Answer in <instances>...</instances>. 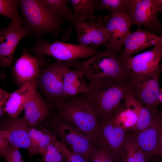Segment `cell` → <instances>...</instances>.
I'll return each instance as SVG.
<instances>
[{
    "label": "cell",
    "instance_id": "4fadbf2b",
    "mask_svg": "<svg viewBox=\"0 0 162 162\" xmlns=\"http://www.w3.org/2000/svg\"><path fill=\"white\" fill-rule=\"evenodd\" d=\"M28 32L23 25L10 24L0 30V64L3 68H11L14 55L20 41L28 35Z\"/></svg>",
    "mask_w": 162,
    "mask_h": 162
},
{
    "label": "cell",
    "instance_id": "cb8c5ba5",
    "mask_svg": "<svg viewBox=\"0 0 162 162\" xmlns=\"http://www.w3.org/2000/svg\"><path fill=\"white\" fill-rule=\"evenodd\" d=\"M111 118L126 132H130L136 125L138 119L137 113L128 107L124 102L120 103Z\"/></svg>",
    "mask_w": 162,
    "mask_h": 162
},
{
    "label": "cell",
    "instance_id": "f546056e",
    "mask_svg": "<svg viewBox=\"0 0 162 162\" xmlns=\"http://www.w3.org/2000/svg\"><path fill=\"white\" fill-rule=\"evenodd\" d=\"M88 161V162H120L105 150L95 146L93 148Z\"/></svg>",
    "mask_w": 162,
    "mask_h": 162
},
{
    "label": "cell",
    "instance_id": "4dcf8cb0",
    "mask_svg": "<svg viewBox=\"0 0 162 162\" xmlns=\"http://www.w3.org/2000/svg\"><path fill=\"white\" fill-rule=\"evenodd\" d=\"M57 144L67 162H88L81 155L70 150L60 142L58 141Z\"/></svg>",
    "mask_w": 162,
    "mask_h": 162
},
{
    "label": "cell",
    "instance_id": "83f0119b",
    "mask_svg": "<svg viewBox=\"0 0 162 162\" xmlns=\"http://www.w3.org/2000/svg\"><path fill=\"white\" fill-rule=\"evenodd\" d=\"M130 0H98V10H106L110 13L128 10Z\"/></svg>",
    "mask_w": 162,
    "mask_h": 162
},
{
    "label": "cell",
    "instance_id": "d590c367",
    "mask_svg": "<svg viewBox=\"0 0 162 162\" xmlns=\"http://www.w3.org/2000/svg\"><path fill=\"white\" fill-rule=\"evenodd\" d=\"M11 93L8 92L1 88L0 89V106H4L10 97Z\"/></svg>",
    "mask_w": 162,
    "mask_h": 162
},
{
    "label": "cell",
    "instance_id": "d6a6232c",
    "mask_svg": "<svg viewBox=\"0 0 162 162\" xmlns=\"http://www.w3.org/2000/svg\"><path fill=\"white\" fill-rule=\"evenodd\" d=\"M3 156L4 157L6 162H24L19 148L10 143Z\"/></svg>",
    "mask_w": 162,
    "mask_h": 162
},
{
    "label": "cell",
    "instance_id": "52a82bcc",
    "mask_svg": "<svg viewBox=\"0 0 162 162\" xmlns=\"http://www.w3.org/2000/svg\"><path fill=\"white\" fill-rule=\"evenodd\" d=\"M48 124L59 136L61 142L73 152L79 154L88 160L94 142L74 125L56 115Z\"/></svg>",
    "mask_w": 162,
    "mask_h": 162
},
{
    "label": "cell",
    "instance_id": "7402d4cb",
    "mask_svg": "<svg viewBox=\"0 0 162 162\" xmlns=\"http://www.w3.org/2000/svg\"><path fill=\"white\" fill-rule=\"evenodd\" d=\"M123 100L127 106L134 110L138 116L137 123L130 132H134L146 128L158 116L159 112H154L145 107L129 94H126Z\"/></svg>",
    "mask_w": 162,
    "mask_h": 162
},
{
    "label": "cell",
    "instance_id": "8fae6325",
    "mask_svg": "<svg viewBox=\"0 0 162 162\" xmlns=\"http://www.w3.org/2000/svg\"><path fill=\"white\" fill-rule=\"evenodd\" d=\"M29 53L28 49H23L22 54L11 68L14 83L18 88L38 79L40 67L48 65L44 55L36 53L33 56Z\"/></svg>",
    "mask_w": 162,
    "mask_h": 162
},
{
    "label": "cell",
    "instance_id": "b9f144b4",
    "mask_svg": "<svg viewBox=\"0 0 162 162\" xmlns=\"http://www.w3.org/2000/svg\"><path fill=\"white\" fill-rule=\"evenodd\" d=\"M157 162H162V161H160Z\"/></svg>",
    "mask_w": 162,
    "mask_h": 162
},
{
    "label": "cell",
    "instance_id": "8d00e7d4",
    "mask_svg": "<svg viewBox=\"0 0 162 162\" xmlns=\"http://www.w3.org/2000/svg\"><path fill=\"white\" fill-rule=\"evenodd\" d=\"M155 155H160L162 157V132L161 134L160 144Z\"/></svg>",
    "mask_w": 162,
    "mask_h": 162
},
{
    "label": "cell",
    "instance_id": "5bb4252c",
    "mask_svg": "<svg viewBox=\"0 0 162 162\" xmlns=\"http://www.w3.org/2000/svg\"><path fill=\"white\" fill-rule=\"evenodd\" d=\"M30 127L24 116L2 118L0 122V131L7 137L10 143L19 148L25 149L32 156V151L28 134Z\"/></svg>",
    "mask_w": 162,
    "mask_h": 162
},
{
    "label": "cell",
    "instance_id": "7c38bea8",
    "mask_svg": "<svg viewBox=\"0 0 162 162\" xmlns=\"http://www.w3.org/2000/svg\"><path fill=\"white\" fill-rule=\"evenodd\" d=\"M100 134L95 147L104 149L123 161L121 151L126 134L110 117L98 119Z\"/></svg>",
    "mask_w": 162,
    "mask_h": 162
},
{
    "label": "cell",
    "instance_id": "30bf717a",
    "mask_svg": "<svg viewBox=\"0 0 162 162\" xmlns=\"http://www.w3.org/2000/svg\"><path fill=\"white\" fill-rule=\"evenodd\" d=\"M108 37L106 49L121 54L124 42L133 25L128 10L110 13L103 20Z\"/></svg>",
    "mask_w": 162,
    "mask_h": 162
},
{
    "label": "cell",
    "instance_id": "44dd1931",
    "mask_svg": "<svg viewBox=\"0 0 162 162\" xmlns=\"http://www.w3.org/2000/svg\"><path fill=\"white\" fill-rule=\"evenodd\" d=\"M38 79L29 82L11 93L4 106V112L8 116L17 117L24 110L26 102L36 89Z\"/></svg>",
    "mask_w": 162,
    "mask_h": 162
},
{
    "label": "cell",
    "instance_id": "277c9868",
    "mask_svg": "<svg viewBox=\"0 0 162 162\" xmlns=\"http://www.w3.org/2000/svg\"><path fill=\"white\" fill-rule=\"evenodd\" d=\"M56 115L75 126L95 142L100 134L97 117L82 95L59 104Z\"/></svg>",
    "mask_w": 162,
    "mask_h": 162
},
{
    "label": "cell",
    "instance_id": "5b68a950",
    "mask_svg": "<svg viewBox=\"0 0 162 162\" xmlns=\"http://www.w3.org/2000/svg\"><path fill=\"white\" fill-rule=\"evenodd\" d=\"M160 70L146 74H130L125 82L127 94L145 107L158 112V106L160 90L159 79Z\"/></svg>",
    "mask_w": 162,
    "mask_h": 162
},
{
    "label": "cell",
    "instance_id": "e0dca14e",
    "mask_svg": "<svg viewBox=\"0 0 162 162\" xmlns=\"http://www.w3.org/2000/svg\"><path fill=\"white\" fill-rule=\"evenodd\" d=\"M82 62L74 61V68L71 69L72 61L68 62L63 78V102H67L77 97L81 94H85L88 92L87 85L85 83V74Z\"/></svg>",
    "mask_w": 162,
    "mask_h": 162
},
{
    "label": "cell",
    "instance_id": "8992f818",
    "mask_svg": "<svg viewBox=\"0 0 162 162\" xmlns=\"http://www.w3.org/2000/svg\"><path fill=\"white\" fill-rule=\"evenodd\" d=\"M68 63L57 60L40 69L36 88L44 95L50 109L56 111L58 105L64 101L63 78Z\"/></svg>",
    "mask_w": 162,
    "mask_h": 162
},
{
    "label": "cell",
    "instance_id": "7a4b0ae2",
    "mask_svg": "<svg viewBox=\"0 0 162 162\" xmlns=\"http://www.w3.org/2000/svg\"><path fill=\"white\" fill-rule=\"evenodd\" d=\"M87 85L88 92L81 95L89 104L98 119L110 118L127 94L123 82L94 81Z\"/></svg>",
    "mask_w": 162,
    "mask_h": 162
},
{
    "label": "cell",
    "instance_id": "ab89813d",
    "mask_svg": "<svg viewBox=\"0 0 162 162\" xmlns=\"http://www.w3.org/2000/svg\"><path fill=\"white\" fill-rule=\"evenodd\" d=\"M160 2L162 3V0H160Z\"/></svg>",
    "mask_w": 162,
    "mask_h": 162
},
{
    "label": "cell",
    "instance_id": "1f68e13d",
    "mask_svg": "<svg viewBox=\"0 0 162 162\" xmlns=\"http://www.w3.org/2000/svg\"><path fill=\"white\" fill-rule=\"evenodd\" d=\"M43 133L42 130H38L33 127L29 128L28 134L32 151V156L38 154L39 144Z\"/></svg>",
    "mask_w": 162,
    "mask_h": 162
},
{
    "label": "cell",
    "instance_id": "60d3db41",
    "mask_svg": "<svg viewBox=\"0 0 162 162\" xmlns=\"http://www.w3.org/2000/svg\"><path fill=\"white\" fill-rule=\"evenodd\" d=\"M161 12H162V9H161L160 11Z\"/></svg>",
    "mask_w": 162,
    "mask_h": 162
},
{
    "label": "cell",
    "instance_id": "3957f363",
    "mask_svg": "<svg viewBox=\"0 0 162 162\" xmlns=\"http://www.w3.org/2000/svg\"><path fill=\"white\" fill-rule=\"evenodd\" d=\"M85 76L89 82L114 81L124 82L129 75L120 54L105 49L83 61Z\"/></svg>",
    "mask_w": 162,
    "mask_h": 162
},
{
    "label": "cell",
    "instance_id": "ffe728a7",
    "mask_svg": "<svg viewBox=\"0 0 162 162\" xmlns=\"http://www.w3.org/2000/svg\"><path fill=\"white\" fill-rule=\"evenodd\" d=\"M50 110L45 99L36 89L24 108V116L30 127L35 128L50 117Z\"/></svg>",
    "mask_w": 162,
    "mask_h": 162
},
{
    "label": "cell",
    "instance_id": "6da1fadb",
    "mask_svg": "<svg viewBox=\"0 0 162 162\" xmlns=\"http://www.w3.org/2000/svg\"><path fill=\"white\" fill-rule=\"evenodd\" d=\"M19 6L28 35L38 38L51 34L61 35L65 40L69 38L71 30L62 28L64 17L42 0H19Z\"/></svg>",
    "mask_w": 162,
    "mask_h": 162
},
{
    "label": "cell",
    "instance_id": "9a60e30c",
    "mask_svg": "<svg viewBox=\"0 0 162 162\" xmlns=\"http://www.w3.org/2000/svg\"><path fill=\"white\" fill-rule=\"evenodd\" d=\"M71 23L77 32L78 44L97 48L107 45L108 35L103 21L92 23L74 19Z\"/></svg>",
    "mask_w": 162,
    "mask_h": 162
},
{
    "label": "cell",
    "instance_id": "d4e9b609",
    "mask_svg": "<svg viewBox=\"0 0 162 162\" xmlns=\"http://www.w3.org/2000/svg\"><path fill=\"white\" fill-rule=\"evenodd\" d=\"M121 156L123 162H146L144 155L130 134H126Z\"/></svg>",
    "mask_w": 162,
    "mask_h": 162
},
{
    "label": "cell",
    "instance_id": "603a6c76",
    "mask_svg": "<svg viewBox=\"0 0 162 162\" xmlns=\"http://www.w3.org/2000/svg\"><path fill=\"white\" fill-rule=\"evenodd\" d=\"M74 19L89 22L103 21L101 17L95 14L98 10V0H70Z\"/></svg>",
    "mask_w": 162,
    "mask_h": 162
},
{
    "label": "cell",
    "instance_id": "f35d334b",
    "mask_svg": "<svg viewBox=\"0 0 162 162\" xmlns=\"http://www.w3.org/2000/svg\"><path fill=\"white\" fill-rule=\"evenodd\" d=\"M62 162H67L66 159L64 158Z\"/></svg>",
    "mask_w": 162,
    "mask_h": 162
},
{
    "label": "cell",
    "instance_id": "836d02e7",
    "mask_svg": "<svg viewBox=\"0 0 162 162\" xmlns=\"http://www.w3.org/2000/svg\"><path fill=\"white\" fill-rule=\"evenodd\" d=\"M43 133L40 138L38 149V154H43L47 146L56 139L49 131L44 128L42 129Z\"/></svg>",
    "mask_w": 162,
    "mask_h": 162
},
{
    "label": "cell",
    "instance_id": "4316f807",
    "mask_svg": "<svg viewBox=\"0 0 162 162\" xmlns=\"http://www.w3.org/2000/svg\"><path fill=\"white\" fill-rule=\"evenodd\" d=\"M43 2L60 13L66 21L71 23L74 19L72 10L69 6L68 0H42Z\"/></svg>",
    "mask_w": 162,
    "mask_h": 162
},
{
    "label": "cell",
    "instance_id": "2e32d148",
    "mask_svg": "<svg viewBox=\"0 0 162 162\" xmlns=\"http://www.w3.org/2000/svg\"><path fill=\"white\" fill-rule=\"evenodd\" d=\"M162 54V38L152 50L124 59L129 74H146L160 70Z\"/></svg>",
    "mask_w": 162,
    "mask_h": 162
},
{
    "label": "cell",
    "instance_id": "ac0fdd59",
    "mask_svg": "<svg viewBox=\"0 0 162 162\" xmlns=\"http://www.w3.org/2000/svg\"><path fill=\"white\" fill-rule=\"evenodd\" d=\"M162 132V111L153 122L141 130L130 134L146 160L155 155Z\"/></svg>",
    "mask_w": 162,
    "mask_h": 162
},
{
    "label": "cell",
    "instance_id": "9c48e42d",
    "mask_svg": "<svg viewBox=\"0 0 162 162\" xmlns=\"http://www.w3.org/2000/svg\"><path fill=\"white\" fill-rule=\"evenodd\" d=\"M162 9L160 0H130L128 9L133 25L143 26L154 34L162 35V24L158 14Z\"/></svg>",
    "mask_w": 162,
    "mask_h": 162
},
{
    "label": "cell",
    "instance_id": "e575fe53",
    "mask_svg": "<svg viewBox=\"0 0 162 162\" xmlns=\"http://www.w3.org/2000/svg\"><path fill=\"white\" fill-rule=\"evenodd\" d=\"M10 144L6 135L0 131V153L2 156Z\"/></svg>",
    "mask_w": 162,
    "mask_h": 162
},
{
    "label": "cell",
    "instance_id": "d6986e66",
    "mask_svg": "<svg viewBox=\"0 0 162 162\" xmlns=\"http://www.w3.org/2000/svg\"><path fill=\"white\" fill-rule=\"evenodd\" d=\"M162 38V35L152 34L138 27L135 32H130L126 38L120 56L124 59H127L134 53L150 46H154L160 41Z\"/></svg>",
    "mask_w": 162,
    "mask_h": 162
},
{
    "label": "cell",
    "instance_id": "f1b7e54d",
    "mask_svg": "<svg viewBox=\"0 0 162 162\" xmlns=\"http://www.w3.org/2000/svg\"><path fill=\"white\" fill-rule=\"evenodd\" d=\"M56 139L47 146L43 154L44 162H62L64 158L56 142Z\"/></svg>",
    "mask_w": 162,
    "mask_h": 162
},
{
    "label": "cell",
    "instance_id": "ba28073f",
    "mask_svg": "<svg viewBox=\"0 0 162 162\" xmlns=\"http://www.w3.org/2000/svg\"><path fill=\"white\" fill-rule=\"evenodd\" d=\"M97 48L65 43L56 40L50 43L39 40L29 50L34 52L53 57L57 61L68 62L79 58H90L99 53Z\"/></svg>",
    "mask_w": 162,
    "mask_h": 162
},
{
    "label": "cell",
    "instance_id": "74e56055",
    "mask_svg": "<svg viewBox=\"0 0 162 162\" xmlns=\"http://www.w3.org/2000/svg\"><path fill=\"white\" fill-rule=\"evenodd\" d=\"M159 70L161 73H162V54L159 64Z\"/></svg>",
    "mask_w": 162,
    "mask_h": 162
},
{
    "label": "cell",
    "instance_id": "484cf974",
    "mask_svg": "<svg viewBox=\"0 0 162 162\" xmlns=\"http://www.w3.org/2000/svg\"><path fill=\"white\" fill-rule=\"evenodd\" d=\"M19 2L17 0H0V15L10 19V24L16 26L24 23L18 13Z\"/></svg>",
    "mask_w": 162,
    "mask_h": 162
}]
</instances>
